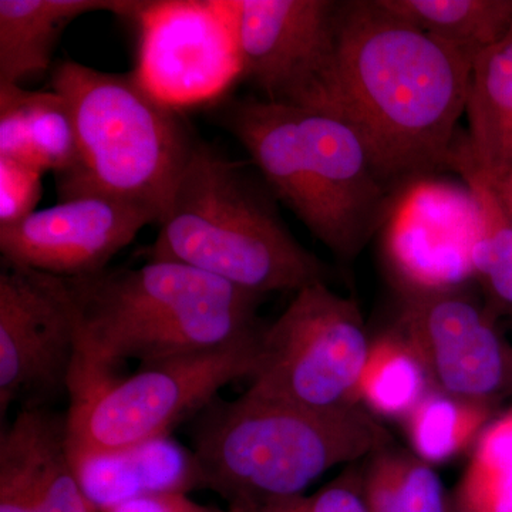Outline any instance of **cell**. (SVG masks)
<instances>
[{"instance_id": "obj_25", "label": "cell", "mask_w": 512, "mask_h": 512, "mask_svg": "<svg viewBox=\"0 0 512 512\" xmlns=\"http://www.w3.org/2000/svg\"><path fill=\"white\" fill-rule=\"evenodd\" d=\"M457 503L460 512H512V413L478 437Z\"/></svg>"}, {"instance_id": "obj_5", "label": "cell", "mask_w": 512, "mask_h": 512, "mask_svg": "<svg viewBox=\"0 0 512 512\" xmlns=\"http://www.w3.org/2000/svg\"><path fill=\"white\" fill-rule=\"evenodd\" d=\"M276 198L241 164L195 141L147 261H173L262 296L326 282V266L299 244Z\"/></svg>"}, {"instance_id": "obj_26", "label": "cell", "mask_w": 512, "mask_h": 512, "mask_svg": "<svg viewBox=\"0 0 512 512\" xmlns=\"http://www.w3.org/2000/svg\"><path fill=\"white\" fill-rule=\"evenodd\" d=\"M231 512H367L362 493V473L350 468L315 494H302L252 510Z\"/></svg>"}, {"instance_id": "obj_2", "label": "cell", "mask_w": 512, "mask_h": 512, "mask_svg": "<svg viewBox=\"0 0 512 512\" xmlns=\"http://www.w3.org/2000/svg\"><path fill=\"white\" fill-rule=\"evenodd\" d=\"M77 322V357L70 376L73 402L114 382V370L138 360L211 352L259 338L262 296L173 261L104 269L62 278Z\"/></svg>"}, {"instance_id": "obj_1", "label": "cell", "mask_w": 512, "mask_h": 512, "mask_svg": "<svg viewBox=\"0 0 512 512\" xmlns=\"http://www.w3.org/2000/svg\"><path fill=\"white\" fill-rule=\"evenodd\" d=\"M474 59L384 8L340 2L332 62L309 111L360 138L394 194L447 170Z\"/></svg>"}, {"instance_id": "obj_10", "label": "cell", "mask_w": 512, "mask_h": 512, "mask_svg": "<svg viewBox=\"0 0 512 512\" xmlns=\"http://www.w3.org/2000/svg\"><path fill=\"white\" fill-rule=\"evenodd\" d=\"M77 322L63 279L3 262L0 271V413L69 387Z\"/></svg>"}, {"instance_id": "obj_13", "label": "cell", "mask_w": 512, "mask_h": 512, "mask_svg": "<svg viewBox=\"0 0 512 512\" xmlns=\"http://www.w3.org/2000/svg\"><path fill=\"white\" fill-rule=\"evenodd\" d=\"M158 224L156 212L106 194L66 198L0 228L3 262L59 278L107 269L138 232Z\"/></svg>"}, {"instance_id": "obj_28", "label": "cell", "mask_w": 512, "mask_h": 512, "mask_svg": "<svg viewBox=\"0 0 512 512\" xmlns=\"http://www.w3.org/2000/svg\"><path fill=\"white\" fill-rule=\"evenodd\" d=\"M100 512H231L198 504L185 491H153L127 498Z\"/></svg>"}, {"instance_id": "obj_14", "label": "cell", "mask_w": 512, "mask_h": 512, "mask_svg": "<svg viewBox=\"0 0 512 512\" xmlns=\"http://www.w3.org/2000/svg\"><path fill=\"white\" fill-rule=\"evenodd\" d=\"M476 207L466 184L434 177L407 185L384 231V252L404 292L463 288L474 278Z\"/></svg>"}, {"instance_id": "obj_27", "label": "cell", "mask_w": 512, "mask_h": 512, "mask_svg": "<svg viewBox=\"0 0 512 512\" xmlns=\"http://www.w3.org/2000/svg\"><path fill=\"white\" fill-rule=\"evenodd\" d=\"M43 174L28 165L0 157V228L22 221L36 211Z\"/></svg>"}, {"instance_id": "obj_9", "label": "cell", "mask_w": 512, "mask_h": 512, "mask_svg": "<svg viewBox=\"0 0 512 512\" xmlns=\"http://www.w3.org/2000/svg\"><path fill=\"white\" fill-rule=\"evenodd\" d=\"M241 76L261 99L311 109L335 50L336 0H229Z\"/></svg>"}, {"instance_id": "obj_6", "label": "cell", "mask_w": 512, "mask_h": 512, "mask_svg": "<svg viewBox=\"0 0 512 512\" xmlns=\"http://www.w3.org/2000/svg\"><path fill=\"white\" fill-rule=\"evenodd\" d=\"M52 90L69 106L77 163L57 178L60 200L106 194L156 212L158 224L195 141L174 107L137 74L101 72L72 60L57 64Z\"/></svg>"}, {"instance_id": "obj_12", "label": "cell", "mask_w": 512, "mask_h": 512, "mask_svg": "<svg viewBox=\"0 0 512 512\" xmlns=\"http://www.w3.org/2000/svg\"><path fill=\"white\" fill-rule=\"evenodd\" d=\"M138 79L174 107L214 96L241 74L227 2H138Z\"/></svg>"}, {"instance_id": "obj_7", "label": "cell", "mask_w": 512, "mask_h": 512, "mask_svg": "<svg viewBox=\"0 0 512 512\" xmlns=\"http://www.w3.org/2000/svg\"><path fill=\"white\" fill-rule=\"evenodd\" d=\"M265 332V330H264ZM259 338L211 352L141 366L72 403L67 413L74 468L164 440L178 423L210 406L229 383L254 376Z\"/></svg>"}, {"instance_id": "obj_22", "label": "cell", "mask_w": 512, "mask_h": 512, "mask_svg": "<svg viewBox=\"0 0 512 512\" xmlns=\"http://www.w3.org/2000/svg\"><path fill=\"white\" fill-rule=\"evenodd\" d=\"M433 389L419 356L400 333L372 339L357 402L372 414L404 420Z\"/></svg>"}, {"instance_id": "obj_23", "label": "cell", "mask_w": 512, "mask_h": 512, "mask_svg": "<svg viewBox=\"0 0 512 512\" xmlns=\"http://www.w3.org/2000/svg\"><path fill=\"white\" fill-rule=\"evenodd\" d=\"M362 493L367 512H446V493L433 467L393 446L369 457Z\"/></svg>"}, {"instance_id": "obj_11", "label": "cell", "mask_w": 512, "mask_h": 512, "mask_svg": "<svg viewBox=\"0 0 512 512\" xmlns=\"http://www.w3.org/2000/svg\"><path fill=\"white\" fill-rule=\"evenodd\" d=\"M394 330L419 356L434 390L488 404L510 384V353L463 288L404 292Z\"/></svg>"}, {"instance_id": "obj_17", "label": "cell", "mask_w": 512, "mask_h": 512, "mask_svg": "<svg viewBox=\"0 0 512 512\" xmlns=\"http://www.w3.org/2000/svg\"><path fill=\"white\" fill-rule=\"evenodd\" d=\"M137 2L123 0H0V84H19L43 73L64 29L80 16H130Z\"/></svg>"}, {"instance_id": "obj_20", "label": "cell", "mask_w": 512, "mask_h": 512, "mask_svg": "<svg viewBox=\"0 0 512 512\" xmlns=\"http://www.w3.org/2000/svg\"><path fill=\"white\" fill-rule=\"evenodd\" d=\"M382 5L474 60L512 30V0H382Z\"/></svg>"}, {"instance_id": "obj_21", "label": "cell", "mask_w": 512, "mask_h": 512, "mask_svg": "<svg viewBox=\"0 0 512 512\" xmlns=\"http://www.w3.org/2000/svg\"><path fill=\"white\" fill-rule=\"evenodd\" d=\"M447 170L456 171L473 195L476 207L471 249L474 278L480 279L495 301L512 308V221L471 160L466 133L458 131Z\"/></svg>"}, {"instance_id": "obj_24", "label": "cell", "mask_w": 512, "mask_h": 512, "mask_svg": "<svg viewBox=\"0 0 512 512\" xmlns=\"http://www.w3.org/2000/svg\"><path fill=\"white\" fill-rule=\"evenodd\" d=\"M488 414V404L431 389L403 423L414 454L431 466L447 463L474 446Z\"/></svg>"}, {"instance_id": "obj_16", "label": "cell", "mask_w": 512, "mask_h": 512, "mask_svg": "<svg viewBox=\"0 0 512 512\" xmlns=\"http://www.w3.org/2000/svg\"><path fill=\"white\" fill-rule=\"evenodd\" d=\"M0 157L57 178L72 171L77 138L66 100L55 90L0 84Z\"/></svg>"}, {"instance_id": "obj_29", "label": "cell", "mask_w": 512, "mask_h": 512, "mask_svg": "<svg viewBox=\"0 0 512 512\" xmlns=\"http://www.w3.org/2000/svg\"><path fill=\"white\" fill-rule=\"evenodd\" d=\"M468 153H470V150H468ZM471 160L476 165L478 173L484 178L488 188L493 192L494 197L497 198L498 204L501 205L507 217L512 221V167L485 168L480 167L473 157H471Z\"/></svg>"}, {"instance_id": "obj_18", "label": "cell", "mask_w": 512, "mask_h": 512, "mask_svg": "<svg viewBox=\"0 0 512 512\" xmlns=\"http://www.w3.org/2000/svg\"><path fill=\"white\" fill-rule=\"evenodd\" d=\"M467 146L480 167H512V30L474 60Z\"/></svg>"}, {"instance_id": "obj_15", "label": "cell", "mask_w": 512, "mask_h": 512, "mask_svg": "<svg viewBox=\"0 0 512 512\" xmlns=\"http://www.w3.org/2000/svg\"><path fill=\"white\" fill-rule=\"evenodd\" d=\"M0 512H100L70 458L67 414L33 404L2 430Z\"/></svg>"}, {"instance_id": "obj_19", "label": "cell", "mask_w": 512, "mask_h": 512, "mask_svg": "<svg viewBox=\"0 0 512 512\" xmlns=\"http://www.w3.org/2000/svg\"><path fill=\"white\" fill-rule=\"evenodd\" d=\"M84 493L97 508L153 491H185L192 483L191 456L158 440L120 456L100 458L79 470Z\"/></svg>"}, {"instance_id": "obj_8", "label": "cell", "mask_w": 512, "mask_h": 512, "mask_svg": "<svg viewBox=\"0 0 512 512\" xmlns=\"http://www.w3.org/2000/svg\"><path fill=\"white\" fill-rule=\"evenodd\" d=\"M372 339L353 299L318 282L266 325L249 392L313 409L355 406Z\"/></svg>"}, {"instance_id": "obj_4", "label": "cell", "mask_w": 512, "mask_h": 512, "mask_svg": "<svg viewBox=\"0 0 512 512\" xmlns=\"http://www.w3.org/2000/svg\"><path fill=\"white\" fill-rule=\"evenodd\" d=\"M221 120L276 200L333 255L352 261L382 231L397 195L348 124L261 97L231 101Z\"/></svg>"}, {"instance_id": "obj_3", "label": "cell", "mask_w": 512, "mask_h": 512, "mask_svg": "<svg viewBox=\"0 0 512 512\" xmlns=\"http://www.w3.org/2000/svg\"><path fill=\"white\" fill-rule=\"evenodd\" d=\"M192 446V483L245 511L298 497L332 468L369 458L393 439L362 404L313 409L247 390L202 410Z\"/></svg>"}]
</instances>
